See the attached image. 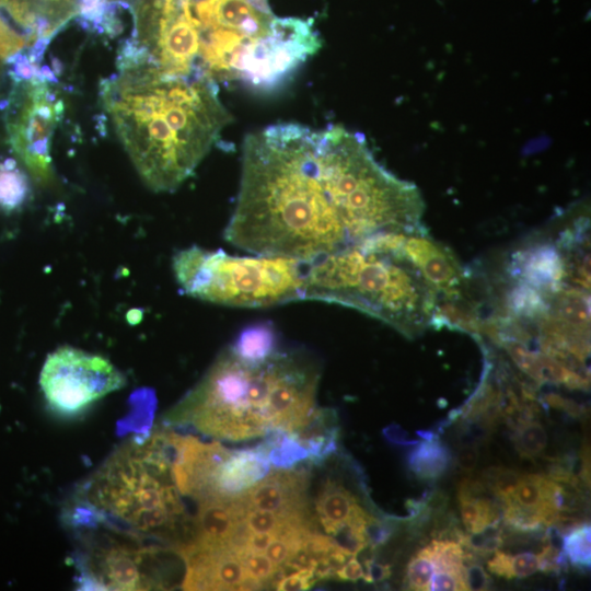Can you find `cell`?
<instances>
[{
    "label": "cell",
    "instance_id": "obj_8",
    "mask_svg": "<svg viewBox=\"0 0 591 591\" xmlns=\"http://www.w3.org/2000/svg\"><path fill=\"white\" fill-rule=\"evenodd\" d=\"M125 384V375L107 358L70 346L50 352L39 374L48 406L62 416L85 410Z\"/></svg>",
    "mask_w": 591,
    "mask_h": 591
},
{
    "label": "cell",
    "instance_id": "obj_13",
    "mask_svg": "<svg viewBox=\"0 0 591 591\" xmlns=\"http://www.w3.org/2000/svg\"><path fill=\"white\" fill-rule=\"evenodd\" d=\"M244 513L245 506L240 497L198 501L193 534L188 540L212 547H227L236 523L244 518Z\"/></svg>",
    "mask_w": 591,
    "mask_h": 591
},
{
    "label": "cell",
    "instance_id": "obj_20",
    "mask_svg": "<svg viewBox=\"0 0 591 591\" xmlns=\"http://www.w3.org/2000/svg\"><path fill=\"white\" fill-rule=\"evenodd\" d=\"M264 437L260 445L274 468H292L309 457L306 450L285 430H273Z\"/></svg>",
    "mask_w": 591,
    "mask_h": 591
},
{
    "label": "cell",
    "instance_id": "obj_10",
    "mask_svg": "<svg viewBox=\"0 0 591 591\" xmlns=\"http://www.w3.org/2000/svg\"><path fill=\"white\" fill-rule=\"evenodd\" d=\"M401 252L420 271L438 296L455 298L464 289L465 275L455 256L425 230L398 233Z\"/></svg>",
    "mask_w": 591,
    "mask_h": 591
},
{
    "label": "cell",
    "instance_id": "obj_27",
    "mask_svg": "<svg viewBox=\"0 0 591 591\" xmlns=\"http://www.w3.org/2000/svg\"><path fill=\"white\" fill-rule=\"evenodd\" d=\"M239 557L242 560L247 577L257 583L259 588L271 583L277 568L265 553L243 552Z\"/></svg>",
    "mask_w": 591,
    "mask_h": 591
},
{
    "label": "cell",
    "instance_id": "obj_19",
    "mask_svg": "<svg viewBox=\"0 0 591 591\" xmlns=\"http://www.w3.org/2000/svg\"><path fill=\"white\" fill-rule=\"evenodd\" d=\"M426 439L409 452L408 466L420 479H437L447 471L451 454L437 438Z\"/></svg>",
    "mask_w": 591,
    "mask_h": 591
},
{
    "label": "cell",
    "instance_id": "obj_7",
    "mask_svg": "<svg viewBox=\"0 0 591 591\" xmlns=\"http://www.w3.org/2000/svg\"><path fill=\"white\" fill-rule=\"evenodd\" d=\"M4 108L13 152L36 183L49 185L54 179L51 140L63 117V101L47 81L33 79L14 83Z\"/></svg>",
    "mask_w": 591,
    "mask_h": 591
},
{
    "label": "cell",
    "instance_id": "obj_17",
    "mask_svg": "<svg viewBox=\"0 0 591 591\" xmlns=\"http://www.w3.org/2000/svg\"><path fill=\"white\" fill-rule=\"evenodd\" d=\"M241 359L262 362L278 349V336L269 323H258L244 328L229 345Z\"/></svg>",
    "mask_w": 591,
    "mask_h": 591
},
{
    "label": "cell",
    "instance_id": "obj_2",
    "mask_svg": "<svg viewBox=\"0 0 591 591\" xmlns=\"http://www.w3.org/2000/svg\"><path fill=\"white\" fill-rule=\"evenodd\" d=\"M100 96L140 178L158 193L178 188L231 120L217 81L147 62L118 67Z\"/></svg>",
    "mask_w": 591,
    "mask_h": 591
},
{
    "label": "cell",
    "instance_id": "obj_5",
    "mask_svg": "<svg viewBox=\"0 0 591 591\" xmlns=\"http://www.w3.org/2000/svg\"><path fill=\"white\" fill-rule=\"evenodd\" d=\"M301 360L279 348L262 362L237 357L228 346L202 379L165 415L172 426L222 440L264 437L279 429L277 392Z\"/></svg>",
    "mask_w": 591,
    "mask_h": 591
},
{
    "label": "cell",
    "instance_id": "obj_34",
    "mask_svg": "<svg viewBox=\"0 0 591 591\" xmlns=\"http://www.w3.org/2000/svg\"><path fill=\"white\" fill-rule=\"evenodd\" d=\"M511 558L512 556L508 553L496 549L494 556L487 561L488 570L498 577L512 579Z\"/></svg>",
    "mask_w": 591,
    "mask_h": 591
},
{
    "label": "cell",
    "instance_id": "obj_11",
    "mask_svg": "<svg viewBox=\"0 0 591 591\" xmlns=\"http://www.w3.org/2000/svg\"><path fill=\"white\" fill-rule=\"evenodd\" d=\"M308 484L309 475L304 470L274 468L239 497L245 508L311 518L306 500Z\"/></svg>",
    "mask_w": 591,
    "mask_h": 591
},
{
    "label": "cell",
    "instance_id": "obj_38",
    "mask_svg": "<svg viewBox=\"0 0 591 591\" xmlns=\"http://www.w3.org/2000/svg\"><path fill=\"white\" fill-rule=\"evenodd\" d=\"M275 537L271 533H250L244 552L264 553Z\"/></svg>",
    "mask_w": 591,
    "mask_h": 591
},
{
    "label": "cell",
    "instance_id": "obj_3",
    "mask_svg": "<svg viewBox=\"0 0 591 591\" xmlns=\"http://www.w3.org/2000/svg\"><path fill=\"white\" fill-rule=\"evenodd\" d=\"M394 232L380 233L306 262L303 300L359 310L407 337L422 332L438 294L401 252Z\"/></svg>",
    "mask_w": 591,
    "mask_h": 591
},
{
    "label": "cell",
    "instance_id": "obj_36",
    "mask_svg": "<svg viewBox=\"0 0 591 591\" xmlns=\"http://www.w3.org/2000/svg\"><path fill=\"white\" fill-rule=\"evenodd\" d=\"M479 457L475 444H465L457 450L456 463L465 472H473Z\"/></svg>",
    "mask_w": 591,
    "mask_h": 591
},
{
    "label": "cell",
    "instance_id": "obj_24",
    "mask_svg": "<svg viewBox=\"0 0 591 591\" xmlns=\"http://www.w3.org/2000/svg\"><path fill=\"white\" fill-rule=\"evenodd\" d=\"M514 445L522 457H534L542 453L547 443L544 427L532 420H523L514 430Z\"/></svg>",
    "mask_w": 591,
    "mask_h": 591
},
{
    "label": "cell",
    "instance_id": "obj_18",
    "mask_svg": "<svg viewBox=\"0 0 591 591\" xmlns=\"http://www.w3.org/2000/svg\"><path fill=\"white\" fill-rule=\"evenodd\" d=\"M31 181L26 172L19 167L14 159L0 162V211L13 213L30 200Z\"/></svg>",
    "mask_w": 591,
    "mask_h": 591
},
{
    "label": "cell",
    "instance_id": "obj_26",
    "mask_svg": "<svg viewBox=\"0 0 591 591\" xmlns=\"http://www.w3.org/2000/svg\"><path fill=\"white\" fill-rule=\"evenodd\" d=\"M521 476L518 472L506 467H490L484 472L485 483L503 505L512 500Z\"/></svg>",
    "mask_w": 591,
    "mask_h": 591
},
{
    "label": "cell",
    "instance_id": "obj_14",
    "mask_svg": "<svg viewBox=\"0 0 591 591\" xmlns=\"http://www.w3.org/2000/svg\"><path fill=\"white\" fill-rule=\"evenodd\" d=\"M338 431L335 412L316 408L308 421L290 434L306 450L308 460L320 464L336 451Z\"/></svg>",
    "mask_w": 591,
    "mask_h": 591
},
{
    "label": "cell",
    "instance_id": "obj_22",
    "mask_svg": "<svg viewBox=\"0 0 591 591\" xmlns=\"http://www.w3.org/2000/svg\"><path fill=\"white\" fill-rule=\"evenodd\" d=\"M418 553L429 557L434 564L436 570L441 569L461 572L465 569L464 549L462 545L455 541H432Z\"/></svg>",
    "mask_w": 591,
    "mask_h": 591
},
{
    "label": "cell",
    "instance_id": "obj_1",
    "mask_svg": "<svg viewBox=\"0 0 591 591\" xmlns=\"http://www.w3.org/2000/svg\"><path fill=\"white\" fill-rule=\"evenodd\" d=\"M343 136L338 125L297 123L248 135L224 239L253 254L305 262L350 245Z\"/></svg>",
    "mask_w": 591,
    "mask_h": 591
},
{
    "label": "cell",
    "instance_id": "obj_6",
    "mask_svg": "<svg viewBox=\"0 0 591 591\" xmlns=\"http://www.w3.org/2000/svg\"><path fill=\"white\" fill-rule=\"evenodd\" d=\"M181 290L202 301L265 308L303 300L306 262L280 255L236 256L197 245L172 262Z\"/></svg>",
    "mask_w": 591,
    "mask_h": 591
},
{
    "label": "cell",
    "instance_id": "obj_16",
    "mask_svg": "<svg viewBox=\"0 0 591 591\" xmlns=\"http://www.w3.org/2000/svg\"><path fill=\"white\" fill-rule=\"evenodd\" d=\"M520 274L535 286H553L564 276V264L559 254L552 247L531 248L521 256Z\"/></svg>",
    "mask_w": 591,
    "mask_h": 591
},
{
    "label": "cell",
    "instance_id": "obj_37",
    "mask_svg": "<svg viewBox=\"0 0 591 591\" xmlns=\"http://www.w3.org/2000/svg\"><path fill=\"white\" fill-rule=\"evenodd\" d=\"M363 565V569H366L363 579L369 583L382 581L391 576V567L389 565L379 564L373 559H366Z\"/></svg>",
    "mask_w": 591,
    "mask_h": 591
},
{
    "label": "cell",
    "instance_id": "obj_15",
    "mask_svg": "<svg viewBox=\"0 0 591 591\" xmlns=\"http://www.w3.org/2000/svg\"><path fill=\"white\" fill-rule=\"evenodd\" d=\"M357 498L339 482L327 479L315 501L317 520L328 536L333 535L349 520Z\"/></svg>",
    "mask_w": 591,
    "mask_h": 591
},
{
    "label": "cell",
    "instance_id": "obj_30",
    "mask_svg": "<svg viewBox=\"0 0 591 591\" xmlns=\"http://www.w3.org/2000/svg\"><path fill=\"white\" fill-rule=\"evenodd\" d=\"M538 570L544 572H560L568 563L563 549L546 543L542 552L537 555Z\"/></svg>",
    "mask_w": 591,
    "mask_h": 591
},
{
    "label": "cell",
    "instance_id": "obj_21",
    "mask_svg": "<svg viewBox=\"0 0 591 591\" xmlns=\"http://www.w3.org/2000/svg\"><path fill=\"white\" fill-rule=\"evenodd\" d=\"M459 501L462 521L467 532L475 534L490 525L499 524V508L490 499L477 496Z\"/></svg>",
    "mask_w": 591,
    "mask_h": 591
},
{
    "label": "cell",
    "instance_id": "obj_31",
    "mask_svg": "<svg viewBox=\"0 0 591 591\" xmlns=\"http://www.w3.org/2000/svg\"><path fill=\"white\" fill-rule=\"evenodd\" d=\"M316 580L314 571L297 570L281 577L274 587L279 591L308 590Z\"/></svg>",
    "mask_w": 591,
    "mask_h": 591
},
{
    "label": "cell",
    "instance_id": "obj_33",
    "mask_svg": "<svg viewBox=\"0 0 591 591\" xmlns=\"http://www.w3.org/2000/svg\"><path fill=\"white\" fill-rule=\"evenodd\" d=\"M465 576L468 590H487L490 586V577L475 561L465 565Z\"/></svg>",
    "mask_w": 591,
    "mask_h": 591
},
{
    "label": "cell",
    "instance_id": "obj_4",
    "mask_svg": "<svg viewBox=\"0 0 591 591\" xmlns=\"http://www.w3.org/2000/svg\"><path fill=\"white\" fill-rule=\"evenodd\" d=\"M173 432L144 433L119 447L92 475L73 520L138 537H166L184 519L172 475Z\"/></svg>",
    "mask_w": 591,
    "mask_h": 591
},
{
    "label": "cell",
    "instance_id": "obj_23",
    "mask_svg": "<svg viewBox=\"0 0 591 591\" xmlns=\"http://www.w3.org/2000/svg\"><path fill=\"white\" fill-rule=\"evenodd\" d=\"M589 523L577 524L563 537V552L570 564L578 568H590L591 548Z\"/></svg>",
    "mask_w": 591,
    "mask_h": 591
},
{
    "label": "cell",
    "instance_id": "obj_35",
    "mask_svg": "<svg viewBox=\"0 0 591 591\" xmlns=\"http://www.w3.org/2000/svg\"><path fill=\"white\" fill-rule=\"evenodd\" d=\"M364 569L356 556H350L335 572V578L341 581L356 582L363 578Z\"/></svg>",
    "mask_w": 591,
    "mask_h": 591
},
{
    "label": "cell",
    "instance_id": "obj_12",
    "mask_svg": "<svg viewBox=\"0 0 591 591\" xmlns=\"http://www.w3.org/2000/svg\"><path fill=\"white\" fill-rule=\"evenodd\" d=\"M271 470L268 456L259 444L255 448L230 450L213 470L205 495L210 498H235L262 480Z\"/></svg>",
    "mask_w": 591,
    "mask_h": 591
},
{
    "label": "cell",
    "instance_id": "obj_32",
    "mask_svg": "<svg viewBox=\"0 0 591 591\" xmlns=\"http://www.w3.org/2000/svg\"><path fill=\"white\" fill-rule=\"evenodd\" d=\"M513 578H526L538 571L537 555L529 552L520 553L511 558Z\"/></svg>",
    "mask_w": 591,
    "mask_h": 591
},
{
    "label": "cell",
    "instance_id": "obj_25",
    "mask_svg": "<svg viewBox=\"0 0 591 591\" xmlns=\"http://www.w3.org/2000/svg\"><path fill=\"white\" fill-rule=\"evenodd\" d=\"M543 477L537 474L522 475L510 502L521 509L536 512L545 500Z\"/></svg>",
    "mask_w": 591,
    "mask_h": 591
},
{
    "label": "cell",
    "instance_id": "obj_9",
    "mask_svg": "<svg viewBox=\"0 0 591 591\" xmlns=\"http://www.w3.org/2000/svg\"><path fill=\"white\" fill-rule=\"evenodd\" d=\"M85 534L74 560L82 589L149 590L162 586L153 570L155 547L119 530Z\"/></svg>",
    "mask_w": 591,
    "mask_h": 591
},
{
    "label": "cell",
    "instance_id": "obj_29",
    "mask_svg": "<svg viewBox=\"0 0 591 591\" xmlns=\"http://www.w3.org/2000/svg\"><path fill=\"white\" fill-rule=\"evenodd\" d=\"M431 591L468 590L465 569L461 572L438 569L434 571L429 589Z\"/></svg>",
    "mask_w": 591,
    "mask_h": 591
},
{
    "label": "cell",
    "instance_id": "obj_28",
    "mask_svg": "<svg viewBox=\"0 0 591 591\" xmlns=\"http://www.w3.org/2000/svg\"><path fill=\"white\" fill-rule=\"evenodd\" d=\"M434 571L436 567L432 560L429 557L417 553L407 565V586L412 590H428Z\"/></svg>",
    "mask_w": 591,
    "mask_h": 591
}]
</instances>
